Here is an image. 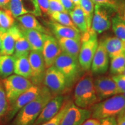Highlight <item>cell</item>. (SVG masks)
Instances as JSON below:
<instances>
[{
	"label": "cell",
	"mask_w": 125,
	"mask_h": 125,
	"mask_svg": "<svg viewBox=\"0 0 125 125\" xmlns=\"http://www.w3.org/2000/svg\"><path fill=\"white\" fill-rule=\"evenodd\" d=\"M123 115H124V116H125V111L124 113H123Z\"/></svg>",
	"instance_id": "cell-47"
},
{
	"label": "cell",
	"mask_w": 125,
	"mask_h": 125,
	"mask_svg": "<svg viewBox=\"0 0 125 125\" xmlns=\"http://www.w3.org/2000/svg\"><path fill=\"white\" fill-rule=\"evenodd\" d=\"M73 100L75 105L85 109L90 108L99 102L94 85V79L89 72L82 76L76 84Z\"/></svg>",
	"instance_id": "cell-2"
},
{
	"label": "cell",
	"mask_w": 125,
	"mask_h": 125,
	"mask_svg": "<svg viewBox=\"0 0 125 125\" xmlns=\"http://www.w3.org/2000/svg\"><path fill=\"white\" fill-rule=\"evenodd\" d=\"M116 83L120 94H125V74L115 75L112 76Z\"/></svg>",
	"instance_id": "cell-34"
},
{
	"label": "cell",
	"mask_w": 125,
	"mask_h": 125,
	"mask_svg": "<svg viewBox=\"0 0 125 125\" xmlns=\"http://www.w3.org/2000/svg\"><path fill=\"white\" fill-rule=\"evenodd\" d=\"M8 30L13 35L15 40V52L13 55L15 57L29 54L31 48L30 44L21 32L20 28L16 25L13 24Z\"/></svg>",
	"instance_id": "cell-16"
},
{
	"label": "cell",
	"mask_w": 125,
	"mask_h": 125,
	"mask_svg": "<svg viewBox=\"0 0 125 125\" xmlns=\"http://www.w3.org/2000/svg\"><path fill=\"white\" fill-rule=\"evenodd\" d=\"M123 74H125V72H124V73H123Z\"/></svg>",
	"instance_id": "cell-48"
},
{
	"label": "cell",
	"mask_w": 125,
	"mask_h": 125,
	"mask_svg": "<svg viewBox=\"0 0 125 125\" xmlns=\"http://www.w3.org/2000/svg\"><path fill=\"white\" fill-rule=\"evenodd\" d=\"M96 5L105 6L116 10L118 5L121 0H92Z\"/></svg>",
	"instance_id": "cell-35"
},
{
	"label": "cell",
	"mask_w": 125,
	"mask_h": 125,
	"mask_svg": "<svg viewBox=\"0 0 125 125\" xmlns=\"http://www.w3.org/2000/svg\"><path fill=\"white\" fill-rule=\"evenodd\" d=\"M82 125H100V121L96 118H89Z\"/></svg>",
	"instance_id": "cell-41"
},
{
	"label": "cell",
	"mask_w": 125,
	"mask_h": 125,
	"mask_svg": "<svg viewBox=\"0 0 125 125\" xmlns=\"http://www.w3.org/2000/svg\"><path fill=\"white\" fill-rule=\"evenodd\" d=\"M2 82L8 102L10 105L33 85L30 79L16 74H12L5 78Z\"/></svg>",
	"instance_id": "cell-6"
},
{
	"label": "cell",
	"mask_w": 125,
	"mask_h": 125,
	"mask_svg": "<svg viewBox=\"0 0 125 125\" xmlns=\"http://www.w3.org/2000/svg\"><path fill=\"white\" fill-rule=\"evenodd\" d=\"M114 10L109 7L96 5L92 21V30L97 34H101L109 30L111 26V14Z\"/></svg>",
	"instance_id": "cell-8"
},
{
	"label": "cell",
	"mask_w": 125,
	"mask_h": 125,
	"mask_svg": "<svg viewBox=\"0 0 125 125\" xmlns=\"http://www.w3.org/2000/svg\"><path fill=\"white\" fill-rule=\"evenodd\" d=\"M41 86L32 85L29 89L21 94L8 110L7 119L10 121L22 108L37 97L42 89Z\"/></svg>",
	"instance_id": "cell-11"
},
{
	"label": "cell",
	"mask_w": 125,
	"mask_h": 125,
	"mask_svg": "<svg viewBox=\"0 0 125 125\" xmlns=\"http://www.w3.org/2000/svg\"><path fill=\"white\" fill-rule=\"evenodd\" d=\"M72 1H73V2L75 5V6L79 5V1H80V0H72Z\"/></svg>",
	"instance_id": "cell-45"
},
{
	"label": "cell",
	"mask_w": 125,
	"mask_h": 125,
	"mask_svg": "<svg viewBox=\"0 0 125 125\" xmlns=\"http://www.w3.org/2000/svg\"><path fill=\"white\" fill-rule=\"evenodd\" d=\"M96 32L90 29L81 34V45L78 61L83 71L90 69L92 60L98 45Z\"/></svg>",
	"instance_id": "cell-4"
},
{
	"label": "cell",
	"mask_w": 125,
	"mask_h": 125,
	"mask_svg": "<svg viewBox=\"0 0 125 125\" xmlns=\"http://www.w3.org/2000/svg\"><path fill=\"white\" fill-rule=\"evenodd\" d=\"M15 59L13 55L0 54V78L4 79L13 74Z\"/></svg>",
	"instance_id": "cell-22"
},
{
	"label": "cell",
	"mask_w": 125,
	"mask_h": 125,
	"mask_svg": "<svg viewBox=\"0 0 125 125\" xmlns=\"http://www.w3.org/2000/svg\"><path fill=\"white\" fill-rule=\"evenodd\" d=\"M21 32L29 42L31 51L42 52L48 34L35 30L20 28Z\"/></svg>",
	"instance_id": "cell-17"
},
{
	"label": "cell",
	"mask_w": 125,
	"mask_h": 125,
	"mask_svg": "<svg viewBox=\"0 0 125 125\" xmlns=\"http://www.w3.org/2000/svg\"><path fill=\"white\" fill-rule=\"evenodd\" d=\"M116 121L118 125H125V117L123 114L118 115Z\"/></svg>",
	"instance_id": "cell-43"
},
{
	"label": "cell",
	"mask_w": 125,
	"mask_h": 125,
	"mask_svg": "<svg viewBox=\"0 0 125 125\" xmlns=\"http://www.w3.org/2000/svg\"><path fill=\"white\" fill-rule=\"evenodd\" d=\"M1 41L2 48L0 54L13 55L15 52V40L11 32L8 30L2 33Z\"/></svg>",
	"instance_id": "cell-25"
},
{
	"label": "cell",
	"mask_w": 125,
	"mask_h": 125,
	"mask_svg": "<svg viewBox=\"0 0 125 125\" xmlns=\"http://www.w3.org/2000/svg\"><path fill=\"white\" fill-rule=\"evenodd\" d=\"M17 20L19 21L21 27L26 29L35 30L47 34L46 30L40 24L38 20L33 15L27 13L20 16L16 18Z\"/></svg>",
	"instance_id": "cell-23"
},
{
	"label": "cell",
	"mask_w": 125,
	"mask_h": 125,
	"mask_svg": "<svg viewBox=\"0 0 125 125\" xmlns=\"http://www.w3.org/2000/svg\"><path fill=\"white\" fill-rule=\"evenodd\" d=\"M109 70L114 75L123 74L125 71V52L111 59Z\"/></svg>",
	"instance_id": "cell-26"
},
{
	"label": "cell",
	"mask_w": 125,
	"mask_h": 125,
	"mask_svg": "<svg viewBox=\"0 0 125 125\" xmlns=\"http://www.w3.org/2000/svg\"><path fill=\"white\" fill-rule=\"evenodd\" d=\"M94 85L99 101L120 94L116 83L110 76H98L94 81Z\"/></svg>",
	"instance_id": "cell-10"
},
{
	"label": "cell",
	"mask_w": 125,
	"mask_h": 125,
	"mask_svg": "<svg viewBox=\"0 0 125 125\" xmlns=\"http://www.w3.org/2000/svg\"><path fill=\"white\" fill-rule=\"evenodd\" d=\"M91 116L90 109L78 107L73 103L65 112L60 125H82Z\"/></svg>",
	"instance_id": "cell-12"
},
{
	"label": "cell",
	"mask_w": 125,
	"mask_h": 125,
	"mask_svg": "<svg viewBox=\"0 0 125 125\" xmlns=\"http://www.w3.org/2000/svg\"><path fill=\"white\" fill-rule=\"evenodd\" d=\"M64 101V97L62 94L54 96L43 108L34 125H39L46 122L55 116L60 110Z\"/></svg>",
	"instance_id": "cell-13"
},
{
	"label": "cell",
	"mask_w": 125,
	"mask_h": 125,
	"mask_svg": "<svg viewBox=\"0 0 125 125\" xmlns=\"http://www.w3.org/2000/svg\"><path fill=\"white\" fill-rule=\"evenodd\" d=\"M53 65L64 76L69 88L79 78L82 70L78 59L64 52L59 54Z\"/></svg>",
	"instance_id": "cell-5"
},
{
	"label": "cell",
	"mask_w": 125,
	"mask_h": 125,
	"mask_svg": "<svg viewBox=\"0 0 125 125\" xmlns=\"http://www.w3.org/2000/svg\"><path fill=\"white\" fill-rule=\"evenodd\" d=\"M1 35H2V32L0 31V53H1V48H2V41H1Z\"/></svg>",
	"instance_id": "cell-46"
},
{
	"label": "cell",
	"mask_w": 125,
	"mask_h": 125,
	"mask_svg": "<svg viewBox=\"0 0 125 125\" xmlns=\"http://www.w3.org/2000/svg\"><path fill=\"white\" fill-rule=\"evenodd\" d=\"M57 40L62 52L78 59L81 45V40L68 38H59Z\"/></svg>",
	"instance_id": "cell-19"
},
{
	"label": "cell",
	"mask_w": 125,
	"mask_h": 125,
	"mask_svg": "<svg viewBox=\"0 0 125 125\" xmlns=\"http://www.w3.org/2000/svg\"><path fill=\"white\" fill-rule=\"evenodd\" d=\"M111 25L116 37L125 44V23L118 14L112 18Z\"/></svg>",
	"instance_id": "cell-29"
},
{
	"label": "cell",
	"mask_w": 125,
	"mask_h": 125,
	"mask_svg": "<svg viewBox=\"0 0 125 125\" xmlns=\"http://www.w3.org/2000/svg\"><path fill=\"white\" fill-rule=\"evenodd\" d=\"M92 117L100 120L115 117L125 111V94H118L98 102L90 108Z\"/></svg>",
	"instance_id": "cell-3"
},
{
	"label": "cell",
	"mask_w": 125,
	"mask_h": 125,
	"mask_svg": "<svg viewBox=\"0 0 125 125\" xmlns=\"http://www.w3.org/2000/svg\"><path fill=\"white\" fill-rule=\"evenodd\" d=\"M49 24L56 38H68L81 40V32L77 29L64 26L53 20L49 23Z\"/></svg>",
	"instance_id": "cell-18"
},
{
	"label": "cell",
	"mask_w": 125,
	"mask_h": 125,
	"mask_svg": "<svg viewBox=\"0 0 125 125\" xmlns=\"http://www.w3.org/2000/svg\"><path fill=\"white\" fill-rule=\"evenodd\" d=\"M103 42L109 58H113L125 52V43L116 37H108Z\"/></svg>",
	"instance_id": "cell-20"
},
{
	"label": "cell",
	"mask_w": 125,
	"mask_h": 125,
	"mask_svg": "<svg viewBox=\"0 0 125 125\" xmlns=\"http://www.w3.org/2000/svg\"><path fill=\"white\" fill-rule=\"evenodd\" d=\"M73 103V101L72 100H65L60 110L55 116L51 118V119H49V121H46V122L39 125H60L61 122H62V120L64 115L65 112L67 111V109L69 108Z\"/></svg>",
	"instance_id": "cell-31"
},
{
	"label": "cell",
	"mask_w": 125,
	"mask_h": 125,
	"mask_svg": "<svg viewBox=\"0 0 125 125\" xmlns=\"http://www.w3.org/2000/svg\"><path fill=\"white\" fill-rule=\"evenodd\" d=\"M50 16L53 21L74 29H77L72 21L69 13L66 12H56L50 14Z\"/></svg>",
	"instance_id": "cell-30"
},
{
	"label": "cell",
	"mask_w": 125,
	"mask_h": 125,
	"mask_svg": "<svg viewBox=\"0 0 125 125\" xmlns=\"http://www.w3.org/2000/svg\"><path fill=\"white\" fill-rule=\"evenodd\" d=\"M109 67V56L103 41L100 42L92 60L91 67L93 74H105Z\"/></svg>",
	"instance_id": "cell-15"
},
{
	"label": "cell",
	"mask_w": 125,
	"mask_h": 125,
	"mask_svg": "<svg viewBox=\"0 0 125 125\" xmlns=\"http://www.w3.org/2000/svg\"><path fill=\"white\" fill-rule=\"evenodd\" d=\"M10 0H0V8L9 9V5Z\"/></svg>",
	"instance_id": "cell-42"
},
{
	"label": "cell",
	"mask_w": 125,
	"mask_h": 125,
	"mask_svg": "<svg viewBox=\"0 0 125 125\" xmlns=\"http://www.w3.org/2000/svg\"><path fill=\"white\" fill-rule=\"evenodd\" d=\"M29 60L31 71L30 80L33 85L41 86L46 70L42 52L31 51L29 54Z\"/></svg>",
	"instance_id": "cell-9"
},
{
	"label": "cell",
	"mask_w": 125,
	"mask_h": 125,
	"mask_svg": "<svg viewBox=\"0 0 125 125\" xmlns=\"http://www.w3.org/2000/svg\"><path fill=\"white\" fill-rule=\"evenodd\" d=\"M116 11L117 12V14L125 23V0H121L120 1Z\"/></svg>",
	"instance_id": "cell-39"
},
{
	"label": "cell",
	"mask_w": 125,
	"mask_h": 125,
	"mask_svg": "<svg viewBox=\"0 0 125 125\" xmlns=\"http://www.w3.org/2000/svg\"><path fill=\"white\" fill-rule=\"evenodd\" d=\"M100 125H118L115 117H108L100 119Z\"/></svg>",
	"instance_id": "cell-40"
},
{
	"label": "cell",
	"mask_w": 125,
	"mask_h": 125,
	"mask_svg": "<svg viewBox=\"0 0 125 125\" xmlns=\"http://www.w3.org/2000/svg\"><path fill=\"white\" fill-rule=\"evenodd\" d=\"M48 1H49V15L50 14L53 13V12H66L61 4L60 0H48Z\"/></svg>",
	"instance_id": "cell-36"
},
{
	"label": "cell",
	"mask_w": 125,
	"mask_h": 125,
	"mask_svg": "<svg viewBox=\"0 0 125 125\" xmlns=\"http://www.w3.org/2000/svg\"><path fill=\"white\" fill-rule=\"evenodd\" d=\"M53 96L51 91L43 86L38 96L17 113L10 125H34L43 108Z\"/></svg>",
	"instance_id": "cell-1"
},
{
	"label": "cell",
	"mask_w": 125,
	"mask_h": 125,
	"mask_svg": "<svg viewBox=\"0 0 125 125\" xmlns=\"http://www.w3.org/2000/svg\"><path fill=\"white\" fill-rule=\"evenodd\" d=\"M29 54H23L18 57H15L14 73L30 79L31 71L29 60Z\"/></svg>",
	"instance_id": "cell-21"
},
{
	"label": "cell",
	"mask_w": 125,
	"mask_h": 125,
	"mask_svg": "<svg viewBox=\"0 0 125 125\" xmlns=\"http://www.w3.org/2000/svg\"><path fill=\"white\" fill-rule=\"evenodd\" d=\"M62 5L65 10L68 13L74 9L75 5L72 0H60Z\"/></svg>",
	"instance_id": "cell-38"
},
{
	"label": "cell",
	"mask_w": 125,
	"mask_h": 125,
	"mask_svg": "<svg viewBox=\"0 0 125 125\" xmlns=\"http://www.w3.org/2000/svg\"><path fill=\"white\" fill-rule=\"evenodd\" d=\"M69 15L75 26L80 32L84 33L88 31L85 16L79 5L75 6Z\"/></svg>",
	"instance_id": "cell-24"
},
{
	"label": "cell",
	"mask_w": 125,
	"mask_h": 125,
	"mask_svg": "<svg viewBox=\"0 0 125 125\" xmlns=\"http://www.w3.org/2000/svg\"><path fill=\"white\" fill-rule=\"evenodd\" d=\"M14 17L9 9H0V31L6 32L14 24Z\"/></svg>",
	"instance_id": "cell-27"
},
{
	"label": "cell",
	"mask_w": 125,
	"mask_h": 125,
	"mask_svg": "<svg viewBox=\"0 0 125 125\" xmlns=\"http://www.w3.org/2000/svg\"><path fill=\"white\" fill-rule=\"evenodd\" d=\"M43 83L54 96L62 94L69 88L64 76L54 65L46 68Z\"/></svg>",
	"instance_id": "cell-7"
},
{
	"label": "cell",
	"mask_w": 125,
	"mask_h": 125,
	"mask_svg": "<svg viewBox=\"0 0 125 125\" xmlns=\"http://www.w3.org/2000/svg\"><path fill=\"white\" fill-rule=\"evenodd\" d=\"M29 1H30V2L34 5V7H35V8L36 10H37V12H38V13L40 14V15H41L42 14H41V12L40 7H39V5H38V0H29Z\"/></svg>",
	"instance_id": "cell-44"
},
{
	"label": "cell",
	"mask_w": 125,
	"mask_h": 125,
	"mask_svg": "<svg viewBox=\"0 0 125 125\" xmlns=\"http://www.w3.org/2000/svg\"><path fill=\"white\" fill-rule=\"evenodd\" d=\"M9 104L8 102L5 91L2 81H0V119L7 113Z\"/></svg>",
	"instance_id": "cell-33"
},
{
	"label": "cell",
	"mask_w": 125,
	"mask_h": 125,
	"mask_svg": "<svg viewBox=\"0 0 125 125\" xmlns=\"http://www.w3.org/2000/svg\"><path fill=\"white\" fill-rule=\"evenodd\" d=\"M38 3L41 14L49 15V5L48 0H38Z\"/></svg>",
	"instance_id": "cell-37"
},
{
	"label": "cell",
	"mask_w": 125,
	"mask_h": 125,
	"mask_svg": "<svg viewBox=\"0 0 125 125\" xmlns=\"http://www.w3.org/2000/svg\"><path fill=\"white\" fill-rule=\"evenodd\" d=\"M92 0H80L79 7L83 12L86 21L87 30L91 29L92 18H93L94 6Z\"/></svg>",
	"instance_id": "cell-28"
},
{
	"label": "cell",
	"mask_w": 125,
	"mask_h": 125,
	"mask_svg": "<svg viewBox=\"0 0 125 125\" xmlns=\"http://www.w3.org/2000/svg\"><path fill=\"white\" fill-rule=\"evenodd\" d=\"M9 9L14 18L29 13L25 8L21 0H10L9 5Z\"/></svg>",
	"instance_id": "cell-32"
},
{
	"label": "cell",
	"mask_w": 125,
	"mask_h": 125,
	"mask_svg": "<svg viewBox=\"0 0 125 125\" xmlns=\"http://www.w3.org/2000/svg\"><path fill=\"white\" fill-rule=\"evenodd\" d=\"M62 52L57 39L48 34L42 51L46 68L53 65L56 59Z\"/></svg>",
	"instance_id": "cell-14"
}]
</instances>
